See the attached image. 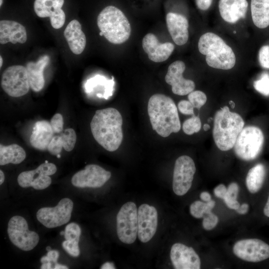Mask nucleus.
Masks as SVG:
<instances>
[{"instance_id":"nucleus-36","label":"nucleus","mask_w":269,"mask_h":269,"mask_svg":"<svg viewBox=\"0 0 269 269\" xmlns=\"http://www.w3.org/2000/svg\"><path fill=\"white\" fill-rule=\"evenodd\" d=\"M203 218V227L208 231L214 229L219 221L218 217L212 212L206 213Z\"/></svg>"},{"instance_id":"nucleus-56","label":"nucleus","mask_w":269,"mask_h":269,"mask_svg":"<svg viewBox=\"0 0 269 269\" xmlns=\"http://www.w3.org/2000/svg\"><path fill=\"white\" fill-rule=\"evenodd\" d=\"M2 3V0H0V6H1V4Z\"/></svg>"},{"instance_id":"nucleus-48","label":"nucleus","mask_w":269,"mask_h":269,"mask_svg":"<svg viewBox=\"0 0 269 269\" xmlns=\"http://www.w3.org/2000/svg\"><path fill=\"white\" fill-rule=\"evenodd\" d=\"M51 262H47L43 263L41 266L40 269H52L51 266L52 264Z\"/></svg>"},{"instance_id":"nucleus-24","label":"nucleus","mask_w":269,"mask_h":269,"mask_svg":"<svg viewBox=\"0 0 269 269\" xmlns=\"http://www.w3.org/2000/svg\"><path fill=\"white\" fill-rule=\"evenodd\" d=\"M64 37L71 51L75 54H80L84 51L86 44V36L82 30L80 22L74 19L67 25Z\"/></svg>"},{"instance_id":"nucleus-35","label":"nucleus","mask_w":269,"mask_h":269,"mask_svg":"<svg viewBox=\"0 0 269 269\" xmlns=\"http://www.w3.org/2000/svg\"><path fill=\"white\" fill-rule=\"evenodd\" d=\"M188 99L194 108L200 109L207 101V96L202 91H193L188 94Z\"/></svg>"},{"instance_id":"nucleus-39","label":"nucleus","mask_w":269,"mask_h":269,"mask_svg":"<svg viewBox=\"0 0 269 269\" xmlns=\"http://www.w3.org/2000/svg\"><path fill=\"white\" fill-rule=\"evenodd\" d=\"M50 123L54 134H59L63 131V118L60 114H55L51 118Z\"/></svg>"},{"instance_id":"nucleus-30","label":"nucleus","mask_w":269,"mask_h":269,"mask_svg":"<svg viewBox=\"0 0 269 269\" xmlns=\"http://www.w3.org/2000/svg\"><path fill=\"white\" fill-rule=\"evenodd\" d=\"M215 205V202L211 200L207 203L195 201L190 206V213L196 218H201L206 213L211 212Z\"/></svg>"},{"instance_id":"nucleus-28","label":"nucleus","mask_w":269,"mask_h":269,"mask_svg":"<svg viewBox=\"0 0 269 269\" xmlns=\"http://www.w3.org/2000/svg\"><path fill=\"white\" fill-rule=\"evenodd\" d=\"M26 157V152L19 145L13 143L4 146L0 144V165L14 164L22 162Z\"/></svg>"},{"instance_id":"nucleus-53","label":"nucleus","mask_w":269,"mask_h":269,"mask_svg":"<svg viewBox=\"0 0 269 269\" xmlns=\"http://www.w3.org/2000/svg\"><path fill=\"white\" fill-rule=\"evenodd\" d=\"M2 57L0 56V67L2 66Z\"/></svg>"},{"instance_id":"nucleus-44","label":"nucleus","mask_w":269,"mask_h":269,"mask_svg":"<svg viewBox=\"0 0 269 269\" xmlns=\"http://www.w3.org/2000/svg\"><path fill=\"white\" fill-rule=\"evenodd\" d=\"M249 205L247 203H244L236 210V212L241 215L246 214L249 210Z\"/></svg>"},{"instance_id":"nucleus-32","label":"nucleus","mask_w":269,"mask_h":269,"mask_svg":"<svg viewBox=\"0 0 269 269\" xmlns=\"http://www.w3.org/2000/svg\"><path fill=\"white\" fill-rule=\"evenodd\" d=\"M201 128V122L198 116H192L186 120L182 125V130L185 134L191 135L199 132Z\"/></svg>"},{"instance_id":"nucleus-25","label":"nucleus","mask_w":269,"mask_h":269,"mask_svg":"<svg viewBox=\"0 0 269 269\" xmlns=\"http://www.w3.org/2000/svg\"><path fill=\"white\" fill-rule=\"evenodd\" d=\"M50 60L49 57L45 55L35 62H29L26 64L30 87L35 92L41 91L44 86L45 80L43 71Z\"/></svg>"},{"instance_id":"nucleus-43","label":"nucleus","mask_w":269,"mask_h":269,"mask_svg":"<svg viewBox=\"0 0 269 269\" xmlns=\"http://www.w3.org/2000/svg\"><path fill=\"white\" fill-rule=\"evenodd\" d=\"M47 256L49 258L50 262H53L54 264L57 263L58 259L59 256L58 251L56 250H50L48 251Z\"/></svg>"},{"instance_id":"nucleus-37","label":"nucleus","mask_w":269,"mask_h":269,"mask_svg":"<svg viewBox=\"0 0 269 269\" xmlns=\"http://www.w3.org/2000/svg\"><path fill=\"white\" fill-rule=\"evenodd\" d=\"M259 61L261 66L269 69V45H264L259 51Z\"/></svg>"},{"instance_id":"nucleus-49","label":"nucleus","mask_w":269,"mask_h":269,"mask_svg":"<svg viewBox=\"0 0 269 269\" xmlns=\"http://www.w3.org/2000/svg\"><path fill=\"white\" fill-rule=\"evenodd\" d=\"M54 269H68V268L64 265H62L58 263L55 264Z\"/></svg>"},{"instance_id":"nucleus-10","label":"nucleus","mask_w":269,"mask_h":269,"mask_svg":"<svg viewBox=\"0 0 269 269\" xmlns=\"http://www.w3.org/2000/svg\"><path fill=\"white\" fill-rule=\"evenodd\" d=\"M73 202L69 198L60 200L54 207H43L36 213L38 221L47 228H54L67 223L70 220Z\"/></svg>"},{"instance_id":"nucleus-23","label":"nucleus","mask_w":269,"mask_h":269,"mask_svg":"<svg viewBox=\"0 0 269 269\" xmlns=\"http://www.w3.org/2000/svg\"><path fill=\"white\" fill-rule=\"evenodd\" d=\"M54 134L49 122L45 120L37 121L33 127L30 136V144L34 148L39 150L47 149Z\"/></svg>"},{"instance_id":"nucleus-40","label":"nucleus","mask_w":269,"mask_h":269,"mask_svg":"<svg viewBox=\"0 0 269 269\" xmlns=\"http://www.w3.org/2000/svg\"><path fill=\"white\" fill-rule=\"evenodd\" d=\"M194 107L187 100H181L178 103V109L182 114L187 115H194Z\"/></svg>"},{"instance_id":"nucleus-55","label":"nucleus","mask_w":269,"mask_h":269,"mask_svg":"<svg viewBox=\"0 0 269 269\" xmlns=\"http://www.w3.org/2000/svg\"><path fill=\"white\" fill-rule=\"evenodd\" d=\"M60 235H64V234H65V231H61V232L60 233Z\"/></svg>"},{"instance_id":"nucleus-13","label":"nucleus","mask_w":269,"mask_h":269,"mask_svg":"<svg viewBox=\"0 0 269 269\" xmlns=\"http://www.w3.org/2000/svg\"><path fill=\"white\" fill-rule=\"evenodd\" d=\"M233 253L244 261L258 263L269 258V245L258 239L242 240L235 244Z\"/></svg>"},{"instance_id":"nucleus-45","label":"nucleus","mask_w":269,"mask_h":269,"mask_svg":"<svg viewBox=\"0 0 269 269\" xmlns=\"http://www.w3.org/2000/svg\"><path fill=\"white\" fill-rule=\"evenodd\" d=\"M200 197L201 200L206 202L211 200V196L210 194L206 191L202 192L200 195Z\"/></svg>"},{"instance_id":"nucleus-27","label":"nucleus","mask_w":269,"mask_h":269,"mask_svg":"<svg viewBox=\"0 0 269 269\" xmlns=\"http://www.w3.org/2000/svg\"><path fill=\"white\" fill-rule=\"evenodd\" d=\"M251 11L257 27L265 29L269 26V0H251Z\"/></svg>"},{"instance_id":"nucleus-14","label":"nucleus","mask_w":269,"mask_h":269,"mask_svg":"<svg viewBox=\"0 0 269 269\" xmlns=\"http://www.w3.org/2000/svg\"><path fill=\"white\" fill-rule=\"evenodd\" d=\"M111 176L110 171L96 164H89L72 176L73 185L79 188H98L102 186Z\"/></svg>"},{"instance_id":"nucleus-8","label":"nucleus","mask_w":269,"mask_h":269,"mask_svg":"<svg viewBox=\"0 0 269 269\" xmlns=\"http://www.w3.org/2000/svg\"><path fill=\"white\" fill-rule=\"evenodd\" d=\"M7 232L11 243L24 251L32 250L39 242L38 235L29 230L26 220L20 216H14L9 219Z\"/></svg>"},{"instance_id":"nucleus-41","label":"nucleus","mask_w":269,"mask_h":269,"mask_svg":"<svg viewBox=\"0 0 269 269\" xmlns=\"http://www.w3.org/2000/svg\"><path fill=\"white\" fill-rule=\"evenodd\" d=\"M227 188L223 184H220L217 186L214 189V193L215 195L222 199H224L226 192Z\"/></svg>"},{"instance_id":"nucleus-21","label":"nucleus","mask_w":269,"mask_h":269,"mask_svg":"<svg viewBox=\"0 0 269 269\" xmlns=\"http://www.w3.org/2000/svg\"><path fill=\"white\" fill-rule=\"evenodd\" d=\"M218 7L222 19L233 24L245 17L248 3L247 0H219Z\"/></svg>"},{"instance_id":"nucleus-50","label":"nucleus","mask_w":269,"mask_h":269,"mask_svg":"<svg viewBox=\"0 0 269 269\" xmlns=\"http://www.w3.org/2000/svg\"><path fill=\"white\" fill-rule=\"evenodd\" d=\"M4 174L3 172V171L0 170V184L1 185L4 180Z\"/></svg>"},{"instance_id":"nucleus-33","label":"nucleus","mask_w":269,"mask_h":269,"mask_svg":"<svg viewBox=\"0 0 269 269\" xmlns=\"http://www.w3.org/2000/svg\"><path fill=\"white\" fill-rule=\"evenodd\" d=\"M254 87L260 94L269 96V73H263L260 78L254 82Z\"/></svg>"},{"instance_id":"nucleus-15","label":"nucleus","mask_w":269,"mask_h":269,"mask_svg":"<svg viewBox=\"0 0 269 269\" xmlns=\"http://www.w3.org/2000/svg\"><path fill=\"white\" fill-rule=\"evenodd\" d=\"M138 239L142 243L149 241L155 235L158 223V214L156 208L147 204H142L138 208Z\"/></svg>"},{"instance_id":"nucleus-20","label":"nucleus","mask_w":269,"mask_h":269,"mask_svg":"<svg viewBox=\"0 0 269 269\" xmlns=\"http://www.w3.org/2000/svg\"><path fill=\"white\" fill-rule=\"evenodd\" d=\"M168 32L177 45L185 44L189 38L188 20L184 15L174 12H169L166 17Z\"/></svg>"},{"instance_id":"nucleus-54","label":"nucleus","mask_w":269,"mask_h":269,"mask_svg":"<svg viewBox=\"0 0 269 269\" xmlns=\"http://www.w3.org/2000/svg\"><path fill=\"white\" fill-rule=\"evenodd\" d=\"M46 250L47 251H50L51 250V247H46Z\"/></svg>"},{"instance_id":"nucleus-2","label":"nucleus","mask_w":269,"mask_h":269,"mask_svg":"<svg viewBox=\"0 0 269 269\" xmlns=\"http://www.w3.org/2000/svg\"><path fill=\"white\" fill-rule=\"evenodd\" d=\"M147 112L152 128L159 135L166 137L180 130L177 108L171 98L161 94L153 95L148 100Z\"/></svg>"},{"instance_id":"nucleus-42","label":"nucleus","mask_w":269,"mask_h":269,"mask_svg":"<svg viewBox=\"0 0 269 269\" xmlns=\"http://www.w3.org/2000/svg\"><path fill=\"white\" fill-rule=\"evenodd\" d=\"M198 8L202 10H207L211 6L212 0H195Z\"/></svg>"},{"instance_id":"nucleus-11","label":"nucleus","mask_w":269,"mask_h":269,"mask_svg":"<svg viewBox=\"0 0 269 269\" xmlns=\"http://www.w3.org/2000/svg\"><path fill=\"white\" fill-rule=\"evenodd\" d=\"M196 167L193 160L189 156L182 155L175 161L172 181V188L175 194L185 195L191 187Z\"/></svg>"},{"instance_id":"nucleus-1","label":"nucleus","mask_w":269,"mask_h":269,"mask_svg":"<svg viewBox=\"0 0 269 269\" xmlns=\"http://www.w3.org/2000/svg\"><path fill=\"white\" fill-rule=\"evenodd\" d=\"M123 118L118 110L108 108L96 111L90 123L94 139L109 151H114L123 139Z\"/></svg>"},{"instance_id":"nucleus-22","label":"nucleus","mask_w":269,"mask_h":269,"mask_svg":"<svg viewBox=\"0 0 269 269\" xmlns=\"http://www.w3.org/2000/svg\"><path fill=\"white\" fill-rule=\"evenodd\" d=\"M27 40L25 28L18 22L3 20L0 21V43H24Z\"/></svg>"},{"instance_id":"nucleus-47","label":"nucleus","mask_w":269,"mask_h":269,"mask_svg":"<svg viewBox=\"0 0 269 269\" xmlns=\"http://www.w3.org/2000/svg\"><path fill=\"white\" fill-rule=\"evenodd\" d=\"M264 213L265 216L269 217V196L264 209Z\"/></svg>"},{"instance_id":"nucleus-3","label":"nucleus","mask_w":269,"mask_h":269,"mask_svg":"<svg viewBox=\"0 0 269 269\" xmlns=\"http://www.w3.org/2000/svg\"><path fill=\"white\" fill-rule=\"evenodd\" d=\"M244 125L242 117L231 112L228 106L218 110L214 116L213 129V139L217 147L222 151L232 148Z\"/></svg>"},{"instance_id":"nucleus-38","label":"nucleus","mask_w":269,"mask_h":269,"mask_svg":"<svg viewBox=\"0 0 269 269\" xmlns=\"http://www.w3.org/2000/svg\"><path fill=\"white\" fill-rule=\"evenodd\" d=\"M62 246L66 252L70 255L77 257L80 255V250L78 242H71L65 240L62 243Z\"/></svg>"},{"instance_id":"nucleus-18","label":"nucleus","mask_w":269,"mask_h":269,"mask_svg":"<svg viewBox=\"0 0 269 269\" xmlns=\"http://www.w3.org/2000/svg\"><path fill=\"white\" fill-rule=\"evenodd\" d=\"M172 264L175 269H199L200 259L195 250L181 243H175L170 252Z\"/></svg>"},{"instance_id":"nucleus-6","label":"nucleus","mask_w":269,"mask_h":269,"mask_svg":"<svg viewBox=\"0 0 269 269\" xmlns=\"http://www.w3.org/2000/svg\"><path fill=\"white\" fill-rule=\"evenodd\" d=\"M264 142L262 130L255 126H247L239 134L234 147L236 155L240 159L250 161L256 158L261 152Z\"/></svg>"},{"instance_id":"nucleus-26","label":"nucleus","mask_w":269,"mask_h":269,"mask_svg":"<svg viewBox=\"0 0 269 269\" xmlns=\"http://www.w3.org/2000/svg\"><path fill=\"white\" fill-rule=\"evenodd\" d=\"M76 139V134L73 129H65L59 135L53 136L47 150L52 155L56 156L60 154L62 148L67 151H71L75 146Z\"/></svg>"},{"instance_id":"nucleus-46","label":"nucleus","mask_w":269,"mask_h":269,"mask_svg":"<svg viewBox=\"0 0 269 269\" xmlns=\"http://www.w3.org/2000/svg\"><path fill=\"white\" fill-rule=\"evenodd\" d=\"M101 269H115L116 268L113 263L106 262L101 267Z\"/></svg>"},{"instance_id":"nucleus-5","label":"nucleus","mask_w":269,"mask_h":269,"mask_svg":"<svg viewBox=\"0 0 269 269\" xmlns=\"http://www.w3.org/2000/svg\"><path fill=\"white\" fill-rule=\"evenodd\" d=\"M97 25L110 42L120 44L127 41L131 33L130 23L125 14L113 5L105 7L97 17Z\"/></svg>"},{"instance_id":"nucleus-52","label":"nucleus","mask_w":269,"mask_h":269,"mask_svg":"<svg viewBox=\"0 0 269 269\" xmlns=\"http://www.w3.org/2000/svg\"><path fill=\"white\" fill-rule=\"evenodd\" d=\"M230 104L231 105V107H232V108H234V107H235V103L233 102V101H230Z\"/></svg>"},{"instance_id":"nucleus-34","label":"nucleus","mask_w":269,"mask_h":269,"mask_svg":"<svg viewBox=\"0 0 269 269\" xmlns=\"http://www.w3.org/2000/svg\"><path fill=\"white\" fill-rule=\"evenodd\" d=\"M81 233L79 226L75 223H71L65 227L64 237L66 240L79 242Z\"/></svg>"},{"instance_id":"nucleus-16","label":"nucleus","mask_w":269,"mask_h":269,"mask_svg":"<svg viewBox=\"0 0 269 269\" xmlns=\"http://www.w3.org/2000/svg\"><path fill=\"white\" fill-rule=\"evenodd\" d=\"M185 63L180 60L172 62L168 67L165 77V82L172 87V92L178 95L184 96L194 91L195 84L191 80L183 76L185 70Z\"/></svg>"},{"instance_id":"nucleus-19","label":"nucleus","mask_w":269,"mask_h":269,"mask_svg":"<svg viewBox=\"0 0 269 269\" xmlns=\"http://www.w3.org/2000/svg\"><path fill=\"white\" fill-rule=\"evenodd\" d=\"M142 46L147 54L148 58L155 62L166 60L174 49V45L170 42L161 43L156 36L151 33H147L143 38Z\"/></svg>"},{"instance_id":"nucleus-51","label":"nucleus","mask_w":269,"mask_h":269,"mask_svg":"<svg viewBox=\"0 0 269 269\" xmlns=\"http://www.w3.org/2000/svg\"><path fill=\"white\" fill-rule=\"evenodd\" d=\"M210 128V126L209 124H205L204 125H203V130L205 131H208Z\"/></svg>"},{"instance_id":"nucleus-7","label":"nucleus","mask_w":269,"mask_h":269,"mask_svg":"<svg viewBox=\"0 0 269 269\" xmlns=\"http://www.w3.org/2000/svg\"><path fill=\"white\" fill-rule=\"evenodd\" d=\"M138 231L137 209L133 202L125 203L117 215V232L119 240L127 244L135 241Z\"/></svg>"},{"instance_id":"nucleus-31","label":"nucleus","mask_w":269,"mask_h":269,"mask_svg":"<svg viewBox=\"0 0 269 269\" xmlns=\"http://www.w3.org/2000/svg\"><path fill=\"white\" fill-rule=\"evenodd\" d=\"M239 187L237 183L232 182L228 186L224 202L229 208L236 210L240 206L237 198L239 193Z\"/></svg>"},{"instance_id":"nucleus-57","label":"nucleus","mask_w":269,"mask_h":269,"mask_svg":"<svg viewBox=\"0 0 269 269\" xmlns=\"http://www.w3.org/2000/svg\"><path fill=\"white\" fill-rule=\"evenodd\" d=\"M100 36H103V33H102V32H101V31H100Z\"/></svg>"},{"instance_id":"nucleus-17","label":"nucleus","mask_w":269,"mask_h":269,"mask_svg":"<svg viewBox=\"0 0 269 269\" xmlns=\"http://www.w3.org/2000/svg\"><path fill=\"white\" fill-rule=\"evenodd\" d=\"M64 0H35L34 10L39 17H50L55 29L62 27L65 21V14L61 8Z\"/></svg>"},{"instance_id":"nucleus-12","label":"nucleus","mask_w":269,"mask_h":269,"mask_svg":"<svg viewBox=\"0 0 269 269\" xmlns=\"http://www.w3.org/2000/svg\"><path fill=\"white\" fill-rule=\"evenodd\" d=\"M56 171L54 164L45 161L35 169L20 173L17 177V182L22 188L32 187L36 190H43L51 184L49 175L55 174Z\"/></svg>"},{"instance_id":"nucleus-4","label":"nucleus","mask_w":269,"mask_h":269,"mask_svg":"<svg viewBox=\"0 0 269 269\" xmlns=\"http://www.w3.org/2000/svg\"><path fill=\"white\" fill-rule=\"evenodd\" d=\"M199 52L205 55L210 67L221 70H230L236 64V56L229 46L219 36L208 32L202 34L198 41Z\"/></svg>"},{"instance_id":"nucleus-29","label":"nucleus","mask_w":269,"mask_h":269,"mask_svg":"<svg viewBox=\"0 0 269 269\" xmlns=\"http://www.w3.org/2000/svg\"><path fill=\"white\" fill-rule=\"evenodd\" d=\"M266 176V168L262 163H258L248 171L246 184L249 191L251 193L258 192L262 188Z\"/></svg>"},{"instance_id":"nucleus-9","label":"nucleus","mask_w":269,"mask_h":269,"mask_svg":"<svg viewBox=\"0 0 269 269\" xmlns=\"http://www.w3.org/2000/svg\"><path fill=\"white\" fill-rule=\"evenodd\" d=\"M1 86L3 91L12 97H19L29 91L30 85L26 67L22 65H12L3 72Z\"/></svg>"}]
</instances>
